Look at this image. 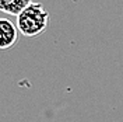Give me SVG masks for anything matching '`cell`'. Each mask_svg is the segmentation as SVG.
<instances>
[{"mask_svg": "<svg viewBox=\"0 0 123 122\" xmlns=\"http://www.w3.org/2000/svg\"><path fill=\"white\" fill-rule=\"evenodd\" d=\"M49 25V11L41 3H32L17 17V27L25 37H37Z\"/></svg>", "mask_w": 123, "mask_h": 122, "instance_id": "6da1fadb", "label": "cell"}, {"mask_svg": "<svg viewBox=\"0 0 123 122\" xmlns=\"http://www.w3.org/2000/svg\"><path fill=\"white\" fill-rule=\"evenodd\" d=\"M18 27H15L7 18L0 20V48L8 49L13 48L18 38Z\"/></svg>", "mask_w": 123, "mask_h": 122, "instance_id": "7a4b0ae2", "label": "cell"}, {"mask_svg": "<svg viewBox=\"0 0 123 122\" xmlns=\"http://www.w3.org/2000/svg\"><path fill=\"white\" fill-rule=\"evenodd\" d=\"M32 3V0H0V10L3 13L18 17Z\"/></svg>", "mask_w": 123, "mask_h": 122, "instance_id": "3957f363", "label": "cell"}]
</instances>
